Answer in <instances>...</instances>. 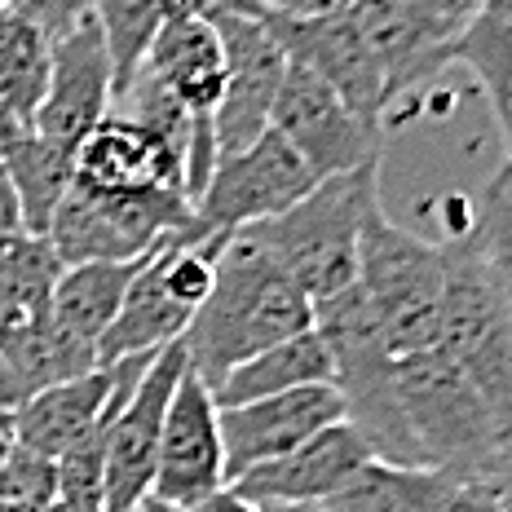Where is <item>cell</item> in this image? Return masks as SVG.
<instances>
[{
    "mask_svg": "<svg viewBox=\"0 0 512 512\" xmlns=\"http://www.w3.org/2000/svg\"><path fill=\"white\" fill-rule=\"evenodd\" d=\"M309 327H314V305L292 283V274L248 234H230L208 301L199 305V314L181 336V354L208 389H217L221 376L239 362Z\"/></svg>",
    "mask_w": 512,
    "mask_h": 512,
    "instance_id": "1",
    "label": "cell"
},
{
    "mask_svg": "<svg viewBox=\"0 0 512 512\" xmlns=\"http://www.w3.org/2000/svg\"><path fill=\"white\" fill-rule=\"evenodd\" d=\"M376 204H380V164H367L358 173L318 181L283 217H270L239 234L261 243L292 274V283L309 296V305H323L358 283V243H362V226H367V212Z\"/></svg>",
    "mask_w": 512,
    "mask_h": 512,
    "instance_id": "2",
    "label": "cell"
},
{
    "mask_svg": "<svg viewBox=\"0 0 512 512\" xmlns=\"http://www.w3.org/2000/svg\"><path fill=\"white\" fill-rule=\"evenodd\" d=\"M446 287V248L393 226L376 204L358 243V296L384 358L437 345Z\"/></svg>",
    "mask_w": 512,
    "mask_h": 512,
    "instance_id": "3",
    "label": "cell"
},
{
    "mask_svg": "<svg viewBox=\"0 0 512 512\" xmlns=\"http://www.w3.org/2000/svg\"><path fill=\"white\" fill-rule=\"evenodd\" d=\"M230 234H199L195 221L186 230L168 234L159 248L142 261L124 292V305L115 323L98 340V362L115 367L124 358H146L168 345H181L190 318L208 301L212 279H217L221 248Z\"/></svg>",
    "mask_w": 512,
    "mask_h": 512,
    "instance_id": "4",
    "label": "cell"
},
{
    "mask_svg": "<svg viewBox=\"0 0 512 512\" xmlns=\"http://www.w3.org/2000/svg\"><path fill=\"white\" fill-rule=\"evenodd\" d=\"M446 287H442V323L437 349L473 380L486 407L512 433V305L499 283L490 279L486 261L473 243L446 239Z\"/></svg>",
    "mask_w": 512,
    "mask_h": 512,
    "instance_id": "5",
    "label": "cell"
},
{
    "mask_svg": "<svg viewBox=\"0 0 512 512\" xmlns=\"http://www.w3.org/2000/svg\"><path fill=\"white\" fill-rule=\"evenodd\" d=\"M190 226L181 195H98L71 181L49 221V243L62 265L89 261H146L168 234Z\"/></svg>",
    "mask_w": 512,
    "mask_h": 512,
    "instance_id": "6",
    "label": "cell"
},
{
    "mask_svg": "<svg viewBox=\"0 0 512 512\" xmlns=\"http://www.w3.org/2000/svg\"><path fill=\"white\" fill-rule=\"evenodd\" d=\"M318 177L301 164V155L283 142L279 133H261L239 155L217 159L204 195L190 208L199 234H239L261 226L270 217H283L292 204H301Z\"/></svg>",
    "mask_w": 512,
    "mask_h": 512,
    "instance_id": "7",
    "label": "cell"
},
{
    "mask_svg": "<svg viewBox=\"0 0 512 512\" xmlns=\"http://www.w3.org/2000/svg\"><path fill=\"white\" fill-rule=\"evenodd\" d=\"M270 128L301 155V164L318 181L358 173L367 164H380V133L367 128L349 111L332 84H323L314 71L287 62L279 98L270 111Z\"/></svg>",
    "mask_w": 512,
    "mask_h": 512,
    "instance_id": "8",
    "label": "cell"
},
{
    "mask_svg": "<svg viewBox=\"0 0 512 512\" xmlns=\"http://www.w3.org/2000/svg\"><path fill=\"white\" fill-rule=\"evenodd\" d=\"M226 49V89L212 111V137H217V155H239L261 133H270V111L279 98V84L287 71V58L270 31V18H208Z\"/></svg>",
    "mask_w": 512,
    "mask_h": 512,
    "instance_id": "9",
    "label": "cell"
},
{
    "mask_svg": "<svg viewBox=\"0 0 512 512\" xmlns=\"http://www.w3.org/2000/svg\"><path fill=\"white\" fill-rule=\"evenodd\" d=\"M217 490H226L221 407L212 402L208 384L186 367L164 411V437H159V468L151 482V499L168 508L195 512Z\"/></svg>",
    "mask_w": 512,
    "mask_h": 512,
    "instance_id": "10",
    "label": "cell"
},
{
    "mask_svg": "<svg viewBox=\"0 0 512 512\" xmlns=\"http://www.w3.org/2000/svg\"><path fill=\"white\" fill-rule=\"evenodd\" d=\"M181 371H186V354H181V345H168L142 371L133 398L115 415L111 437H106L102 512H137V504L151 495L159 468V437H164V411Z\"/></svg>",
    "mask_w": 512,
    "mask_h": 512,
    "instance_id": "11",
    "label": "cell"
},
{
    "mask_svg": "<svg viewBox=\"0 0 512 512\" xmlns=\"http://www.w3.org/2000/svg\"><path fill=\"white\" fill-rule=\"evenodd\" d=\"M349 420L345 393L336 384H309L279 398L221 407V455H226V486H234L256 464H270L296 451L314 433Z\"/></svg>",
    "mask_w": 512,
    "mask_h": 512,
    "instance_id": "12",
    "label": "cell"
},
{
    "mask_svg": "<svg viewBox=\"0 0 512 512\" xmlns=\"http://www.w3.org/2000/svg\"><path fill=\"white\" fill-rule=\"evenodd\" d=\"M270 31L279 40L283 58L296 67L314 71L323 84H332L340 98L349 102V111L358 115L367 128H376L389 120V102H384V76L371 58L367 40L358 36L354 18L332 14V18H283V14H265Z\"/></svg>",
    "mask_w": 512,
    "mask_h": 512,
    "instance_id": "13",
    "label": "cell"
},
{
    "mask_svg": "<svg viewBox=\"0 0 512 512\" xmlns=\"http://www.w3.org/2000/svg\"><path fill=\"white\" fill-rule=\"evenodd\" d=\"M349 18L384 76L389 111L451 67L455 36L429 14L424 0H354Z\"/></svg>",
    "mask_w": 512,
    "mask_h": 512,
    "instance_id": "14",
    "label": "cell"
},
{
    "mask_svg": "<svg viewBox=\"0 0 512 512\" xmlns=\"http://www.w3.org/2000/svg\"><path fill=\"white\" fill-rule=\"evenodd\" d=\"M115 98V67L98 23H84L67 40L53 45L49 93L36 111V133L49 137L58 151L76 155L84 137L98 128Z\"/></svg>",
    "mask_w": 512,
    "mask_h": 512,
    "instance_id": "15",
    "label": "cell"
},
{
    "mask_svg": "<svg viewBox=\"0 0 512 512\" xmlns=\"http://www.w3.org/2000/svg\"><path fill=\"white\" fill-rule=\"evenodd\" d=\"M376 460L371 442L362 437L349 420L332 424V429L314 433L296 451L279 455L270 464H256L252 473H243L230 490L248 504H327L362 464Z\"/></svg>",
    "mask_w": 512,
    "mask_h": 512,
    "instance_id": "16",
    "label": "cell"
},
{
    "mask_svg": "<svg viewBox=\"0 0 512 512\" xmlns=\"http://www.w3.org/2000/svg\"><path fill=\"white\" fill-rule=\"evenodd\" d=\"M142 71L159 89L173 98L186 115L195 120H212L226 89V49H221L217 27L204 14L195 18H173L159 27L142 58Z\"/></svg>",
    "mask_w": 512,
    "mask_h": 512,
    "instance_id": "17",
    "label": "cell"
},
{
    "mask_svg": "<svg viewBox=\"0 0 512 512\" xmlns=\"http://www.w3.org/2000/svg\"><path fill=\"white\" fill-rule=\"evenodd\" d=\"M111 389H115V367H98L89 376L62 380L31 393L23 407L9 415L14 446L40 455V460H58L84 429H93V420L111 402Z\"/></svg>",
    "mask_w": 512,
    "mask_h": 512,
    "instance_id": "18",
    "label": "cell"
},
{
    "mask_svg": "<svg viewBox=\"0 0 512 512\" xmlns=\"http://www.w3.org/2000/svg\"><path fill=\"white\" fill-rule=\"evenodd\" d=\"M309 384H336V362L327 340L309 327L301 336H287L279 345H270L265 354H256L248 362H239L234 371L221 376V384L212 389L217 407H243V402H261V398H279L292 389H309Z\"/></svg>",
    "mask_w": 512,
    "mask_h": 512,
    "instance_id": "19",
    "label": "cell"
},
{
    "mask_svg": "<svg viewBox=\"0 0 512 512\" xmlns=\"http://www.w3.org/2000/svg\"><path fill=\"white\" fill-rule=\"evenodd\" d=\"M0 159L23 204V226L45 234L76 181V155L58 151L49 137L36 133V124H0Z\"/></svg>",
    "mask_w": 512,
    "mask_h": 512,
    "instance_id": "20",
    "label": "cell"
},
{
    "mask_svg": "<svg viewBox=\"0 0 512 512\" xmlns=\"http://www.w3.org/2000/svg\"><path fill=\"white\" fill-rule=\"evenodd\" d=\"M142 261H89V265H62L58 283H53L49 314L62 332L98 349L106 327L115 323L124 305V292Z\"/></svg>",
    "mask_w": 512,
    "mask_h": 512,
    "instance_id": "21",
    "label": "cell"
},
{
    "mask_svg": "<svg viewBox=\"0 0 512 512\" xmlns=\"http://www.w3.org/2000/svg\"><path fill=\"white\" fill-rule=\"evenodd\" d=\"M455 486L460 482H451L446 473H433V468L371 460L323 508L327 512H442Z\"/></svg>",
    "mask_w": 512,
    "mask_h": 512,
    "instance_id": "22",
    "label": "cell"
},
{
    "mask_svg": "<svg viewBox=\"0 0 512 512\" xmlns=\"http://www.w3.org/2000/svg\"><path fill=\"white\" fill-rule=\"evenodd\" d=\"M53 45L14 9L0 14V124H36L49 93Z\"/></svg>",
    "mask_w": 512,
    "mask_h": 512,
    "instance_id": "23",
    "label": "cell"
},
{
    "mask_svg": "<svg viewBox=\"0 0 512 512\" xmlns=\"http://www.w3.org/2000/svg\"><path fill=\"white\" fill-rule=\"evenodd\" d=\"M0 354L14 362V371L23 376L31 393L49 389V384H62V380L89 376V371L102 367L98 349L76 340L71 332H62V327L53 323V314L27 318V323L0 345Z\"/></svg>",
    "mask_w": 512,
    "mask_h": 512,
    "instance_id": "24",
    "label": "cell"
},
{
    "mask_svg": "<svg viewBox=\"0 0 512 512\" xmlns=\"http://www.w3.org/2000/svg\"><path fill=\"white\" fill-rule=\"evenodd\" d=\"M62 274V261L53 252L49 234L36 230H0V301L18 314H49L53 283Z\"/></svg>",
    "mask_w": 512,
    "mask_h": 512,
    "instance_id": "25",
    "label": "cell"
},
{
    "mask_svg": "<svg viewBox=\"0 0 512 512\" xmlns=\"http://www.w3.org/2000/svg\"><path fill=\"white\" fill-rule=\"evenodd\" d=\"M451 62L473 71L490 102L504 98L512 89V0H486L477 9L455 40Z\"/></svg>",
    "mask_w": 512,
    "mask_h": 512,
    "instance_id": "26",
    "label": "cell"
},
{
    "mask_svg": "<svg viewBox=\"0 0 512 512\" xmlns=\"http://www.w3.org/2000/svg\"><path fill=\"white\" fill-rule=\"evenodd\" d=\"M93 23H98L106 53H111L115 89H124L142 71L146 49L164 27L159 0H93Z\"/></svg>",
    "mask_w": 512,
    "mask_h": 512,
    "instance_id": "27",
    "label": "cell"
},
{
    "mask_svg": "<svg viewBox=\"0 0 512 512\" xmlns=\"http://www.w3.org/2000/svg\"><path fill=\"white\" fill-rule=\"evenodd\" d=\"M464 239L473 243V252L486 261L490 279L512 305V177L504 168L490 177L482 199H473V221H468Z\"/></svg>",
    "mask_w": 512,
    "mask_h": 512,
    "instance_id": "28",
    "label": "cell"
},
{
    "mask_svg": "<svg viewBox=\"0 0 512 512\" xmlns=\"http://www.w3.org/2000/svg\"><path fill=\"white\" fill-rule=\"evenodd\" d=\"M53 499H58V468H53V460H40V455L14 446L5 455V464H0V504H27L40 512Z\"/></svg>",
    "mask_w": 512,
    "mask_h": 512,
    "instance_id": "29",
    "label": "cell"
},
{
    "mask_svg": "<svg viewBox=\"0 0 512 512\" xmlns=\"http://www.w3.org/2000/svg\"><path fill=\"white\" fill-rule=\"evenodd\" d=\"M9 9L18 18H27L49 45H58L71 31L93 23V0H9Z\"/></svg>",
    "mask_w": 512,
    "mask_h": 512,
    "instance_id": "30",
    "label": "cell"
},
{
    "mask_svg": "<svg viewBox=\"0 0 512 512\" xmlns=\"http://www.w3.org/2000/svg\"><path fill=\"white\" fill-rule=\"evenodd\" d=\"M442 512H508V504L499 495V482H460Z\"/></svg>",
    "mask_w": 512,
    "mask_h": 512,
    "instance_id": "31",
    "label": "cell"
},
{
    "mask_svg": "<svg viewBox=\"0 0 512 512\" xmlns=\"http://www.w3.org/2000/svg\"><path fill=\"white\" fill-rule=\"evenodd\" d=\"M265 14H283V18H332L349 14L354 0H261Z\"/></svg>",
    "mask_w": 512,
    "mask_h": 512,
    "instance_id": "32",
    "label": "cell"
},
{
    "mask_svg": "<svg viewBox=\"0 0 512 512\" xmlns=\"http://www.w3.org/2000/svg\"><path fill=\"white\" fill-rule=\"evenodd\" d=\"M27 398H31V389L23 384V376L14 371V362L0 354V420H9V415L23 407Z\"/></svg>",
    "mask_w": 512,
    "mask_h": 512,
    "instance_id": "33",
    "label": "cell"
},
{
    "mask_svg": "<svg viewBox=\"0 0 512 512\" xmlns=\"http://www.w3.org/2000/svg\"><path fill=\"white\" fill-rule=\"evenodd\" d=\"M0 230H27L18 190H14V181H9V173H5V159H0Z\"/></svg>",
    "mask_w": 512,
    "mask_h": 512,
    "instance_id": "34",
    "label": "cell"
},
{
    "mask_svg": "<svg viewBox=\"0 0 512 512\" xmlns=\"http://www.w3.org/2000/svg\"><path fill=\"white\" fill-rule=\"evenodd\" d=\"M226 14L256 18V14H265V5L261 0H204V18H226Z\"/></svg>",
    "mask_w": 512,
    "mask_h": 512,
    "instance_id": "35",
    "label": "cell"
},
{
    "mask_svg": "<svg viewBox=\"0 0 512 512\" xmlns=\"http://www.w3.org/2000/svg\"><path fill=\"white\" fill-rule=\"evenodd\" d=\"M195 512H261V508L248 504V499H239V495H234V490L226 486V490H217L212 499H204V504H199Z\"/></svg>",
    "mask_w": 512,
    "mask_h": 512,
    "instance_id": "36",
    "label": "cell"
},
{
    "mask_svg": "<svg viewBox=\"0 0 512 512\" xmlns=\"http://www.w3.org/2000/svg\"><path fill=\"white\" fill-rule=\"evenodd\" d=\"M27 318H31V314H18V309H14V305H5V301H0V345H5V340H9V336H14V332H18V327H23V323H27Z\"/></svg>",
    "mask_w": 512,
    "mask_h": 512,
    "instance_id": "37",
    "label": "cell"
},
{
    "mask_svg": "<svg viewBox=\"0 0 512 512\" xmlns=\"http://www.w3.org/2000/svg\"><path fill=\"white\" fill-rule=\"evenodd\" d=\"M499 495H504V504H508V512H512V451H508L504 468H499Z\"/></svg>",
    "mask_w": 512,
    "mask_h": 512,
    "instance_id": "38",
    "label": "cell"
},
{
    "mask_svg": "<svg viewBox=\"0 0 512 512\" xmlns=\"http://www.w3.org/2000/svg\"><path fill=\"white\" fill-rule=\"evenodd\" d=\"M261 512H327L323 504H265Z\"/></svg>",
    "mask_w": 512,
    "mask_h": 512,
    "instance_id": "39",
    "label": "cell"
},
{
    "mask_svg": "<svg viewBox=\"0 0 512 512\" xmlns=\"http://www.w3.org/2000/svg\"><path fill=\"white\" fill-rule=\"evenodd\" d=\"M9 451H14V433H9V420H0V464H5Z\"/></svg>",
    "mask_w": 512,
    "mask_h": 512,
    "instance_id": "40",
    "label": "cell"
},
{
    "mask_svg": "<svg viewBox=\"0 0 512 512\" xmlns=\"http://www.w3.org/2000/svg\"><path fill=\"white\" fill-rule=\"evenodd\" d=\"M137 512H186V508H168V504H159V499H151V495H146L142 504H137Z\"/></svg>",
    "mask_w": 512,
    "mask_h": 512,
    "instance_id": "41",
    "label": "cell"
},
{
    "mask_svg": "<svg viewBox=\"0 0 512 512\" xmlns=\"http://www.w3.org/2000/svg\"><path fill=\"white\" fill-rule=\"evenodd\" d=\"M0 512H36V508H27V504H0Z\"/></svg>",
    "mask_w": 512,
    "mask_h": 512,
    "instance_id": "42",
    "label": "cell"
},
{
    "mask_svg": "<svg viewBox=\"0 0 512 512\" xmlns=\"http://www.w3.org/2000/svg\"><path fill=\"white\" fill-rule=\"evenodd\" d=\"M40 512H71V508H67V504H58V499H53V504H45Z\"/></svg>",
    "mask_w": 512,
    "mask_h": 512,
    "instance_id": "43",
    "label": "cell"
},
{
    "mask_svg": "<svg viewBox=\"0 0 512 512\" xmlns=\"http://www.w3.org/2000/svg\"><path fill=\"white\" fill-rule=\"evenodd\" d=\"M5 9H9V0H0V14H5Z\"/></svg>",
    "mask_w": 512,
    "mask_h": 512,
    "instance_id": "44",
    "label": "cell"
}]
</instances>
